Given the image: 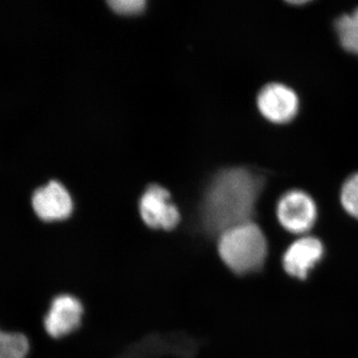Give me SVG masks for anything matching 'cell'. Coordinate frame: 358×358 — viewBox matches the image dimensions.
Here are the masks:
<instances>
[{"label": "cell", "mask_w": 358, "mask_h": 358, "mask_svg": "<svg viewBox=\"0 0 358 358\" xmlns=\"http://www.w3.org/2000/svg\"><path fill=\"white\" fill-rule=\"evenodd\" d=\"M265 176L245 166L223 169L212 180L201 208L205 230L221 235L234 226L252 221Z\"/></svg>", "instance_id": "cell-1"}, {"label": "cell", "mask_w": 358, "mask_h": 358, "mask_svg": "<svg viewBox=\"0 0 358 358\" xmlns=\"http://www.w3.org/2000/svg\"><path fill=\"white\" fill-rule=\"evenodd\" d=\"M267 249L265 235L253 221L234 226L219 235V254L228 268L238 275L260 270Z\"/></svg>", "instance_id": "cell-2"}, {"label": "cell", "mask_w": 358, "mask_h": 358, "mask_svg": "<svg viewBox=\"0 0 358 358\" xmlns=\"http://www.w3.org/2000/svg\"><path fill=\"white\" fill-rule=\"evenodd\" d=\"M275 211L282 227L294 234H303L312 229L317 218L315 200L301 189L285 192L278 201Z\"/></svg>", "instance_id": "cell-3"}, {"label": "cell", "mask_w": 358, "mask_h": 358, "mask_svg": "<svg viewBox=\"0 0 358 358\" xmlns=\"http://www.w3.org/2000/svg\"><path fill=\"white\" fill-rule=\"evenodd\" d=\"M257 107L268 122L275 124H288L300 110V99L288 85L271 82L259 91Z\"/></svg>", "instance_id": "cell-4"}, {"label": "cell", "mask_w": 358, "mask_h": 358, "mask_svg": "<svg viewBox=\"0 0 358 358\" xmlns=\"http://www.w3.org/2000/svg\"><path fill=\"white\" fill-rule=\"evenodd\" d=\"M141 217L148 226L173 229L179 222L180 214L171 203L169 190L157 185H150L140 201Z\"/></svg>", "instance_id": "cell-5"}, {"label": "cell", "mask_w": 358, "mask_h": 358, "mask_svg": "<svg viewBox=\"0 0 358 358\" xmlns=\"http://www.w3.org/2000/svg\"><path fill=\"white\" fill-rule=\"evenodd\" d=\"M32 206L40 219L51 222L63 220L70 215L73 200L60 181L51 180L33 192Z\"/></svg>", "instance_id": "cell-6"}, {"label": "cell", "mask_w": 358, "mask_h": 358, "mask_svg": "<svg viewBox=\"0 0 358 358\" xmlns=\"http://www.w3.org/2000/svg\"><path fill=\"white\" fill-rule=\"evenodd\" d=\"M82 313L83 308L76 298L68 294L59 296L52 301L50 310L45 317V329L52 338H62L77 329Z\"/></svg>", "instance_id": "cell-7"}, {"label": "cell", "mask_w": 358, "mask_h": 358, "mask_svg": "<svg viewBox=\"0 0 358 358\" xmlns=\"http://www.w3.org/2000/svg\"><path fill=\"white\" fill-rule=\"evenodd\" d=\"M324 256V245L315 237H303L294 241L282 257V265L288 274L306 279L310 270Z\"/></svg>", "instance_id": "cell-8"}, {"label": "cell", "mask_w": 358, "mask_h": 358, "mask_svg": "<svg viewBox=\"0 0 358 358\" xmlns=\"http://www.w3.org/2000/svg\"><path fill=\"white\" fill-rule=\"evenodd\" d=\"M334 29L345 50L358 56V7L350 13L336 18Z\"/></svg>", "instance_id": "cell-9"}, {"label": "cell", "mask_w": 358, "mask_h": 358, "mask_svg": "<svg viewBox=\"0 0 358 358\" xmlns=\"http://www.w3.org/2000/svg\"><path fill=\"white\" fill-rule=\"evenodd\" d=\"M28 352L29 341L24 334L0 329V358H25Z\"/></svg>", "instance_id": "cell-10"}, {"label": "cell", "mask_w": 358, "mask_h": 358, "mask_svg": "<svg viewBox=\"0 0 358 358\" xmlns=\"http://www.w3.org/2000/svg\"><path fill=\"white\" fill-rule=\"evenodd\" d=\"M341 205L352 217L358 219V171L350 174L341 186Z\"/></svg>", "instance_id": "cell-11"}, {"label": "cell", "mask_w": 358, "mask_h": 358, "mask_svg": "<svg viewBox=\"0 0 358 358\" xmlns=\"http://www.w3.org/2000/svg\"><path fill=\"white\" fill-rule=\"evenodd\" d=\"M110 7L117 13H136L143 10L145 7V0H110Z\"/></svg>", "instance_id": "cell-12"}]
</instances>
